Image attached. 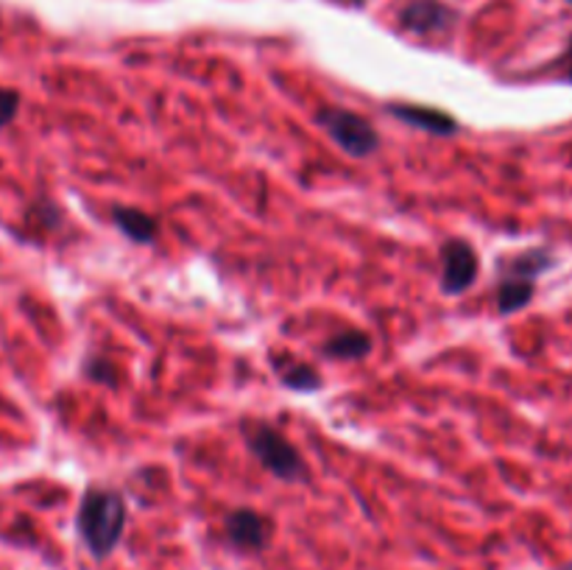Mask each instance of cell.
<instances>
[{
  "mask_svg": "<svg viewBox=\"0 0 572 570\" xmlns=\"http://www.w3.org/2000/svg\"><path fill=\"white\" fill-rule=\"evenodd\" d=\"M126 526V503L115 489H88L79 507V531L95 557H106L118 546Z\"/></svg>",
  "mask_w": 572,
  "mask_h": 570,
  "instance_id": "obj_1",
  "label": "cell"
},
{
  "mask_svg": "<svg viewBox=\"0 0 572 570\" xmlns=\"http://www.w3.org/2000/svg\"><path fill=\"white\" fill-rule=\"evenodd\" d=\"M243 439L249 445L252 456L266 467L272 476L283 478V481H305L307 467L299 450L266 423H243Z\"/></svg>",
  "mask_w": 572,
  "mask_h": 570,
  "instance_id": "obj_2",
  "label": "cell"
},
{
  "mask_svg": "<svg viewBox=\"0 0 572 570\" xmlns=\"http://www.w3.org/2000/svg\"><path fill=\"white\" fill-rule=\"evenodd\" d=\"M318 126L336 140L338 146L353 157H371L380 149V134L375 132L364 115L353 110H341V106H324L318 112Z\"/></svg>",
  "mask_w": 572,
  "mask_h": 570,
  "instance_id": "obj_3",
  "label": "cell"
},
{
  "mask_svg": "<svg viewBox=\"0 0 572 570\" xmlns=\"http://www.w3.org/2000/svg\"><path fill=\"white\" fill-rule=\"evenodd\" d=\"M478 277V255L461 238H452L441 246V292L456 297L463 294Z\"/></svg>",
  "mask_w": 572,
  "mask_h": 570,
  "instance_id": "obj_4",
  "label": "cell"
},
{
  "mask_svg": "<svg viewBox=\"0 0 572 570\" xmlns=\"http://www.w3.org/2000/svg\"><path fill=\"white\" fill-rule=\"evenodd\" d=\"M458 23V12L441 0H411L399 12V26L419 37H436L452 31Z\"/></svg>",
  "mask_w": 572,
  "mask_h": 570,
  "instance_id": "obj_5",
  "label": "cell"
},
{
  "mask_svg": "<svg viewBox=\"0 0 572 570\" xmlns=\"http://www.w3.org/2000/svg\"><path fill=\"white\" fill-rule=\"evenodd\" d=\"M226 535L241 548H263L272 537V520L252 509H237L226 518Z\"/></svg>",
  "mask_w": 572,
  "mask_h": 570,
  "instance_id": "obj_6",
  "label": "cell"
},
{
  "mask_svg": "<svg viewBox=\"0 0 572 570\" xmlns=\"http://www.w3.org/2000/svg\"><path fill=\"white\" fill-rule=\"evenodd\" d=\"M394 118H399L402 123L413 129H425L430 134H456L458 132V121L447 112L436 110V106H419V104H391L388 106Z\"/></svg>",
  "mask_w": 572,
  "mask_h": 570,
  "instance_id": "obj_7",
  "label": "cell"
},
{
  "mask_svg": "<svg viewBox=\"0 0 572 570\" xmlns=\"http://www.w3.org/2000/svg\"><path fill=\"white\" fill-rule=\"evenodd\" d=\"M112 222L134 244H154L156 235H160V224L154 216H149L145 210L126 207V204L112 207Z\"/></svg>",
  "mask_w": 572,
  "mask_h": 570,
  "instance_id": "obj_8",
  "label": "cell"
},
{
  "mask_svg": "<svg viewBox=\"0 0 572 570\" xmlns=\"http://www.w3.org/2000/svg\"><path fill=\"white\" fill-rule=\"evenodd\" d=\"M371 353V338L364 330L336 333L330 342L324 344V355L338 358V362H358Z\"/></svg>",
  "mask_w": 572,
  "mask_h": 570,
  "instance_id": "obj_9",
  "label": "cell"
},
{
  "mask_svg": "<svg viewBox=\"0 0 572 570\" xmlns=\"http://www.w3.org/2000/svg\"><path fill=\"white\" fill-rule=\"evenodd\" d=\"M533 297V279H522V277H509L500 283L498 288V308L500 314H514V311L525 308Z\"/></svg>",
  "mask_w": 572,
  "mask_h": 570,
  "instance_id": "obj_10",
  "label": "cell"
},
{
  "mask_svg": "<svg viewBox=\"0 0 572 570\" xmlns=\"http://www.w3.org/2000/svg\"><path fill=\"white\" fill-rule=\"evenodd\" d=\"M274 367H277L279 380H283L288 389H294V391L321 389V378H318L316 369L307 367V364H299V362H290V358H285V362H274Z\"/></svg>",
  "mask_w": 572,
  "mask_h": 570,
  "instance_id": "obj_11",
  "label": "cell"
},
{
  "mask_svg": "<svg viewBox=\"0 0 572 570\" xmlns=\"http://www.w3.org/2000/svg\"><path fill=\"white\" fill-rule=\"evenodd\" d=\"M20 110V93L9 88H0V126H9V123L18 118Z\"/></svg>",
  "mask_w": 572,
  "mask_h": 570,
  "instance_id": "obj_12",
  "label": "cell"
},
{
  "mask_svg": "<svg viewBox=\"0 0 572 570\" xmlns=\"http://www.w3.org/2000/svg\"><path fill=\"white\" fill-rule=\"evenodd\" d=\"M112 367L106 362H90L88 364V375L93 380H101V384H110V386H115V378H112Z\"/></svg>",
  "mask_w": 572,
  "mask_h": 570,
  "instance_id": "obj_13",
  "label": "cell"
},
{
  "mask_svg": "<svg viewBox=\"0 0 572 570\" xmlns=\"http://www.w3.org/2000/svg\"><path fill=\"white\" fill-rule=\"evenodd\" d=\"M566 62H570V73H566V79L572 82V40H570V51H566Z\"/></svg>",
  "mask_w": 572,
  "mask_h": 570,
  "instance_id": "obj_14",
  "label": "cell"
},
{
  "mask_svg": "<svg viewBox=\"0 0 572 570\" xmlns=\"http://www.w3.org/2000/svg\"><path fill=\"white\" fill-rule=\"evenodd\" d=\"M566 3H572V0H566Z\"/></svg>",
  "mask_w": 572,
  "mask_h": 570,
  "instance_id": "obj_15",
  "label": "cell"
}]
</instances>
